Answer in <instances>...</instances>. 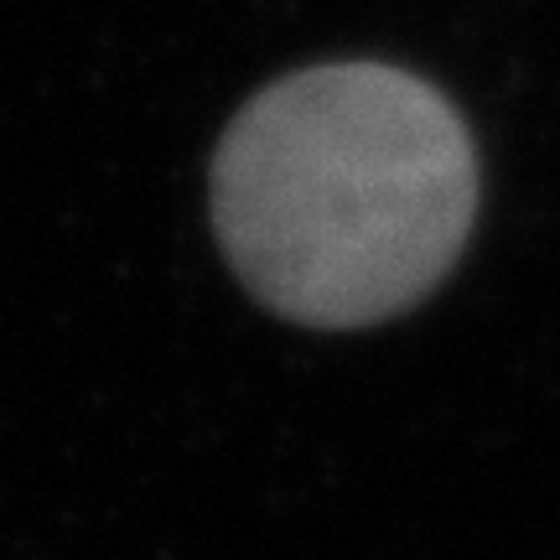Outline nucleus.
<instances>
[{
  "label": "nucleus",
  "instance_id": "obj_1",
  "mask_svg": "<svg viewBox=\"0 0 560 560\" xmlns=\"http://www.w3.org/2000/svg\"><path fill=\"white\" fill-rule=\"evenodd\" d=\"M478 219V151L441 89L389 62L291 73L229 125L213 223L255 296L369 327L431 296Z\"/></svg>",
  "mask_w": 560,
  "mask_h": 560
}]
</instances>
